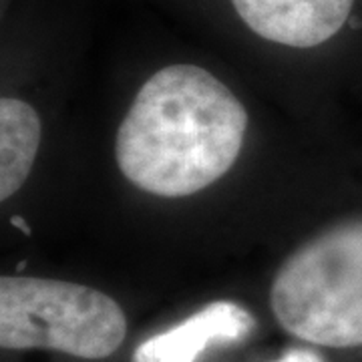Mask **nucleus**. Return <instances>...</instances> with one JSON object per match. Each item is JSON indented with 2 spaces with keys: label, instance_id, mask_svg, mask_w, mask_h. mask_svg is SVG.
Masks as SVG:
<instances>
[{
  "label": "nucleus",
  "instance_id": "nucleus-1",
  "mask_svg": "<svg viewBox=\"0 0 362 362\" xmlns=\"http://www.w3.org/2000/svg\"><path fill=\"white\" fill-rule=\"evenodd\" d=\"M246 129L244 105L216 75L168 65L143 83L121 121L117 165L147 194L194 195L232 169Z\"/></svg>",
  "mask_w": 362,
  "mask_h": 362
},
{
  "label": "nucleus",
  "instance_id": "nucleus-6",
  "mask_svg": "<svg viewBox=\"0 0 362 362\" xmlns=\"http://www.w3.org/2000/svg\"><path fill=\"white\" fill-rule=\"evenodd\" d=\"M40 145V119L21 99L0 101V199H8L35 165Z\"/></svg>",
  "mask_w": 362,
  "mask_h": 362
},
{
  "label": "nucleus",
  "instance_id": "nucleus-5",
  "mask_svg": "<svg viewBox=\"0 0 362 362\" xmlns=\"http://www.w3.org/2000/svg\"><path fill=\"white\" fill-rule=\"evenodd\" d=\"M254 316L230 300H216L187 320L147 338L133 362H195L211 342H233L254 330Z\"/></svg>",
  "mask_w": 362,
  "mask_h": 362
},
{
  "label": "nucleus",
  "instance_id": "nucleus-7",
  "mask_svg": "<svg viewBox=\"0 0 362 362\" xmlns=\"http://www.w3.org/2000/svg\"><path fill=\"white\" fill-rule=\"evenodd\" d=\"M278 362H322V358H320L314 350L292 349L288 350Z\"/></svg>",
  "mask_w": 362,
  "mask_h": 362
},
{
  "label": "nucleus",
  "instance_id": "nucleus-8",
  "mask_svg": "<svg viewBox=\"0 0 362 362\" xmlns=\"http://www.w3.org/2000/svg\"><path fill=\"white\" fill-rule=\"evenodd\" d=\"M11 223H13V226H16V228H21V230H23L25 233H30V228H28V226H26L25 221L21 220L18 216H14L13 220H11Z\"/></svg>",
  "mask_w": 362,
  "mask_h": 362
},
{
  "label": "nucleus",
  "instance_id": "nucleus-4",
  "mask_svg": "<svg viewBox=\"0 0 362 362\" xmlns=\"http://www.w3.org/2000/svg\"><path fill=\"white\" fill-rule=\"evenodd\" d=\"M254 39L290 51H314L342 33H361L358 0H223Z\"/></svg>",
  "mask_w": 362,
  "mask_h": 362
},
{
  "label": "nucleus",
  "instance_id": "nucleus-3",
  "mask_svg": "<svg viewBox=\"0 0 362 362\" xmlns=\"http://www.w3.org/2000/svg\"><path fill=\"white\" fill-rule=\"evenodd\" d=\"M127 334V318L111 296L89 286L28 278H0V346L57 350L99 361Z\"/></svg>",
  "mask_w": 362,
  "mask_h": 362
},
{
  "label": "nucleus",
  "instance_id": "nucleus-2",
  "mask_svg": "<svg viewBox=\"0 0 362 362\" xmlns=\"http://www.w3.org/2000/svg\"><path fill=\"white\" fill-rule=\"evenodd\" d=\"M270 306L280 326L304 342L362 346V218L298 247L272 282Z\"/></svg>",
  "mask_w": 362,
  "mask_h": 362
}]
</instances>
